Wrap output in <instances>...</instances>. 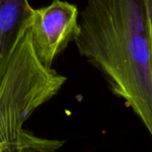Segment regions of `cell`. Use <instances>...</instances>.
Here are the masks:
<instances>
[{
  "instance_id": "cell-2",
  "label": "cell",
  "mask_w": 152,
  "mask_h": 152,
  "mask_svg": "<svg viewBox=\"0 0 152 152\" xmlns=\"http://www.w3.org/2000/svg\"><path fill=\"white\" fill-rule=\"evenodd\" d=\"M66 77L37 58L29 24L22 31L0 84V152H56L64 143L23 128L37 108L61 90Z\"/></svg>"
},
{
  "instance_id": "cell-5",
  "label": "cell",
  "mask_w": 152,
  "mask_h": 152,
  "mask_svg": "<svg viewBox=\"0 0 152 152\" xmlns=\"http://www.w3.org/2000/svg\"><path fill=\"white\" fill-rule=\"evenodd\" d=\"M144 1H145V6H146V11H147L149 41H150V47H151V51H152V0H144Z\"/></svg>"
},
{
  "instance_id": "cell-3",
  "label": "cell",
  "mask_w": 152,
  "mask_h": 152,
  "mask_svg": "<svg viewBox=\"0 0 152 152\" xmlns=\"http://www.w3.org/2000/svg\"><path fill=\"white\" fill-rule=\"evenodd\" d=\"M78 18L77 7L63 0L33 8L29 20L30 36L34 53L45 67L52 68L55 58L73 40Z\"/></svg>"
},
{
  "instance_id": "cell-4",
  "label": "cell",
  "mask_w": 152,
  "mask_h": 152,
  "mask_svg": "<svg viewBox=\"0 0 152 152\" xmlns=\"http://www.w3.org/2000/svg\"><path fill=\"white\" fill-rule=\"evenodd\" d=\"M33 8L28 0H0V84L22 31Z\"/></svg>"
},
{
  "instance_id": "cell-1",
  "label": "cell",
  "mask_w": 152,
  "mask_h": 152,
  "mask_svg": "<svg viewBox=\"0 0 152 152\" xmlns=\"http://www.w3.org/2000/svg\"><path fill=\"white\" fill-rule=\"evenodd\" d=\"M73 41L152 137V51L144 0H87Z\"/></svg>"
}]
</instances>
